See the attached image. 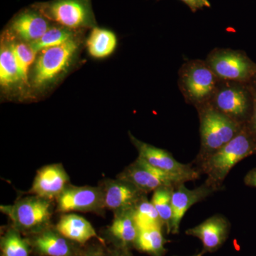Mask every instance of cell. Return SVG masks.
<instances>
[{
	"mask_svg": "<svg viewBox=\"0 0 256 256\" xmlns=\"http://www.w3.org/2000/svg\"><path fill=\"white\" fill-rule=\"evenodd\" d=\"M205 60L220 80L248 84L256 73V62L242 50L216 48Z\"/></svg>",
	"mask_w": 256,
	"mask_h": 256,
	"instance_id": "cell-6",
	"label": "cell"
},
{
	"mask_svg": "<svg viewBox=\"0 0 256 256\" xmlns=\"http://www.w3.org/2000/svg\"><path fill=\"white\" fill-rule=\"evenodd\" d=\"M190 256H202L201 254H196V255Z\"/></svg>",
	"mask_w": 256,
	"mask_h": 256,
	"instance_id": "cell-34",
	"label": "cell"
},
{
	"mask_svg": "<svg viewBox=\"0 0 256 256\" xmlns=\"http://www.w3.org/2000/svg\"><path fill=\"white\" fill-rule=\"evenodd\" d=\"M178 74V88L186 104L196 109L210 102L220 79L206 60H188L180 67Z\"/></svg>",
	"mask_w": 256,
	"mask_h": 256,
	"instance_id": "cell-3",
	"label": "cell"
},
{
	"mask_svg": "<svg viewBox=\"0 0 256 256\" xmlns=\"http://www.w3.org/2000/svg\"><path fill=\"white\" fill-rule=\"evenodd\" d=\"M118 178L132 184L146 194L162 186L176 188L180 184L184 183L180 178L151 166L139 158L128 165Z\"/></svg>",
	"mask_w": 256,
	"mask_h": 256,
	"instance_id": "cell-10",
	"label": "cell"
},
{
	"mask_svg": "<svg viewBox=\"0 0 256 256\" xmlns=\"http://www.w3.org/2000/svg\"><path fill=\"white\" fill-rule=\"evenodd\" d=\"M52 205L53 202L32 194L16 200L14 204L2 205L1 212L9 217L18 232L42 230L50 223Z\"/></svg>",
	"mask_w": 256,
	"mask_h": 256,
	"instance_id": "cell-5",
	"label": "cell"
},
{
	"mask_svg": "<svg viewBox=\"0 0 256 256\" xmlns=\"http://www.w3.org/2000/svg\"><path fill=\"white\" fill-rule=\"evenodd\" d=\"M114 216L109 233L126 248L134 245L138 235V228L134 218V208L114 213Z\"/></svg>",
	"mask_w": 256,
	"mask_h": 256,
	"instance_id": "cell-19",
	"label": "cell"
},
{
	"mask_svg": "<svg viewBox=\"0 0 256 256\" xmlns=\"http://www.w3.org/2000/svg\"><path fill=\"white\" fill-rule=\"evenodd\" d=\"M56 212L100 213L106 210L100 186H74L69 184L56 200Z\"/></svg>",
	"mask_w": 256,
	"mask_h": 256,
	"instance_id": "cell-11",
	"label": "cell"
},
{
	"mask_svg": "<svg viewBox=\"0 0 256 256\" xmlns=\"http://www.w3.org/2000/svg\"><path fill=\"white\" fill-rule=\"evenodd\" d=\"M79 256H104V252L101 248H90Z\"/></svg>",
	"mask_w": 256,
	"mask_h": 256,
	"instance_id": "cell-31",
	"label": "cell"
},
{
	"mask_svg": "<svg viewBox=\"0 0 256 256\" xmlns=\"http://www.w3.org/2000/svg\"><path fill=\"white\" fill-rule=\"evenodd\" d=\"M230 223L226 217L216 214L204 220L193 228H188L185 234L200 239L202 244V256L207 252H216L228 238Z\"/></svg>",
	"mask_w": 256,
	"mask_h": 256,
	"instance_id": "cell-13",
	"label": "cell"
},
{
	"mask_svg": "<svg viewBox=\"0 0 256 256\" xmlns=\"http://www.w3.org/2000/svg\"><path fill=\"white\" fill-rule=\"evenodd\" d=\"M66 238L56 229H43L33 240L36 252L45 256H72L73 249Z\"/></svg>",
	"mask_w": 256,
	"mask_h": 256,
	"instance_id": "cell-18",
	"label": "cell"
},
{
	"mask_svg": "<svg viewBox=\"0 0 256 256\" xmlns=\"http://www.w3.org/2000/svg\"><path fill=\"white\" fill-rule=\"evenodd\" d=\"M244 182L248 188H256V168L248 172L244 176Z\"/></svg>",
	"mask_w": 256,
	"mask_h": 256,
	"instance_id": "cell-30",
	"label": "cell"
},
{
	"mask_svg": "<svg viewBox=\"0 0 256 256\" xmlns=\"http://www.w3.org/2000/svg\"><path fill=\"white\" fill-rule=\"evenodd\" d=\"M134 218L138 230L162 227L164 228L160 216L151 201L144 197L134 208Z\"/></svg>",
	"mask_w": 256,
	"mask_h": 256,
	"instance_id": "cell-24",
	"label": "cell"
},
{
	"mask_svg": "<svg viewBox=\"0 0 256 256\" xmlns=\"http://www.w3.org/2000/svg\"><path fill=\"white\" fill-rule=\"evenodd\" d=\"M254 96H255V100H254L252 116L250 117V120L246 124V127L256 140V95H254Z\"/></svg>",
	"mask_w": 256,
	"mask_h": 256,
	"instance_id": "cell-29",
	"label": "cell"
},
{
	"mask_svg": "<svg viewBox=\"0 0 256 256\" xmlns=\"http://www.w3.org/2000/svg\"><path fill=\"white\" fill-rule=\"evenodd\" d=\"M255 154L256 140L245 126L232 140L196 165V168L201 174L206 175L205 183L218 192L223 188L224 180L234 166Z\"/></svg>",
	"mask_w": 256,
	"mask_h": 256,
	"instance_id": "cell-1",
	"label": "cell"
},
{
	"mask_svg": "<svg viewBox=\"0 0 256 256\" xmlns=\"http://www.w3.org/2000/svg\"><path fill=\"white\" fill-rule=\"evenodd\" d=\"M56 229L69 240L84 244L98 238L95 228L88 220L76 214H64L56 225Z\"/></svg>",
	"mask_w": 256,
	"mask_h": 256,
	"instance_id": "cell-17",
	"label": "cell"
},
{
	"mask_svg": "<svg viewBox=\"0 0 256 256\" xmlns=\"http://www.w3.org/2000/svg\"><path fill=\"white\" fill-rule=\"evenodd\" d=\"M185 183L180 184L174 188L172 196V220L171 234H178L180 225L185 214L194 205L204 201L207 197L216 192L206 183L193 190L185 186Z\"/></svg>",
	"mask_w": 256,
	"mask_h": 256,
	"instance_id": "cell-15",
	"label": "cell"
},
{
	"mask_svg": "<svg viewBox=\"0 0 256 256\" xmlns=\"http://www.w3.org/2000/svg\"><path fill=\"white\" fill-rule=\"evenodd\" d=\"M162 227L142 229L138 232L134 246L140 252L152 256H163L166 254V242L162 234Z\"/></svg>",
	"mask_w": 256,
	"mask_h": 256,
	"instance_id": "cell-21",
	"label": "cell"
},
{
	"mask_svg": "<svg viewBox=\"0 0 256 256\" xmlns=\"http://www.w3.org/2000/svg\"><path fill=\"white\" fill-rule=\"evenodd\" d=\"M69 182L63 165H46L37 171L28 193L53 202L70 184Z\"/></svg>",
	"mask_w": 256,
	"mask_h": 256,
	"instance_id": "cell-14",
	"label": "cell"
},
{
	"mask_svg": "<svg viewBox=\"0 0 256 256\" xmlns=\"http://www.w3.org/2000/svg\"><path fill=\"white\" fill-rule=\"evenodd\" d=\"M72 32L68 28L64 26L50 28L40 40L30 43V46L37 54L46 48L63 44L72 40Z\"/></svg>",
	"mask_w": 256,
	"mask_h": 256,
	"instance_id": "cell-26",
	"label": "cell"
},
{
	"mask_svg": "<svg viewBox=\"0 0 256 256\" xmlns=\"http://www.w3.org/2000/svg\"><path fill=\"white\" fill-rule=\"evenodd\" d=\"M254 100L255 96L248 84L220 80L208 104L235 122L246 126L252 117Z\"/></svg>",
	"mask_w": 256,
	"mask_h": 256,
	"instance_id": "cell-4",
	"label": "cell"
},
{
	"mask_svg": "<svg viewBox=\"0 0 256 256\" xmlns=\"http://www.w3.org/2000/svg\"><path fill=\"white\" fill-rule=\"evenodd\" d=\"M12 48L18 65L21 82H26L28 80V69L34 60L36 54L30 45H26V44H12Z\"/></svg>",
	"mask_w": 256,
	"mask_h": 256,
	"instance_id": "cell-27",
	"label": "cell"
},
{
	"mask_svg": "<svg viewBox=\"0 0 256 256\" xmlns=\"http://www.w3.org/2000/svg\"><path fill=\"white\" fill-rule=\"evenodd\" d=\"M133 146L138 152V158L156 169L180 178L183 182L200 178L201 173L190 164H183L175 159L170 152L142 142L129 132Z\"/></svg>",
	"mask_w": 256,
	"mask_h": 256,
	"instance_id": "cell-9",
	"label": "cell"
},
{
	"mask_svg": "<svg viewBox=\"0 0 256 256\" xmlns=\"http://www.w3.org/2000/svg\"><path fill=\"white\" fill-rule=\"evenodd\" d=\"M21 82L12 44L2 46L0 52V82L4 88Z\"/></svg>",
	"mask_w": 256,
	"mask_h": 256,
	"instance_id": "cell-22",
	"label": "cell"
},
{
	"mask_svg": "<svg viewBox=\"0 0 256 256\" xmlns=\"http://www.w3.org/2000/svg\"><path fill=\"white\" fill-rule=\"evenodd\" d=\"M175 188L162 186L153 192L151 202L160 216V220L164 224L168 234H171L172 220V196Z\"/></svg>",
	"mask_w": 256,
	"mask_h": 256,
	"instance_id": "cell-23",
	"label": "cell"
},
{
	"mask_svg": "<svg viewBox=\"0 0 256 256\" xmlns=\"http://www.w3.org/2000/svg\"><path fill=\"white\" fill-rule=\"evenodd\" d=\"M78 44L73 38L63 44L42 50L34 70V85L43 88L54 82L68 68L78 50Z\"/></svg>",
	"mask_w": 256,
	"mask_h": 256,
	"instance_id": "cell-7",
	"label": "cell"
},
{
	"mask_svg": "<svg viewBox=\"0 0 256 256\" xmlns=\"http://www.w3.org/2000/svg\"><path fill=\"white\" fill-rule=\"evenodd\" d=\"M50 28L48 20L40 12L32 10L18 14L11 24L13 33L30 44L40 40Z\"/></svg>",
	"mask_w": 256,
	"mask_h": 256,
	"instance_id": "cell-16",
	"label": "cell"
},
{
	"mask_svg": "<svg viewBox=\"0 0 256 256\" xmlns=\"http://www.w3.org/2000/svg\"><path fill=\"white\" fill-rule=\"evenodd\" d=\"M117 44V36L114 32L96 28H92L88 38V50L94 58H105L114 53Z\"/></svg>",
	"mask_w": 256,
	"mask_h": 256,
	"instance_id": "cell-20",
	"label": "cell"
},
{
	"mask_svg": "<svg viewBox=\"0 0 256 256\" xmlns=\"http://www.w3.org/2000/svg\"><path fill=\"white\" fill-rule=\"evenodd\" d=\"M111 256H130L128 254V252H126V250H124V252H117V254H114V255Z\"/></svg>",
	"mask_w": 256,
	"mask_h": 256,
	"instance_id": "cell-33",
	"label": "cell"
},
{
	"mask_svg": "<svg viewBox=\"0 0 256 256\" xmlns=\"http://www.w3.org/2000/svg\"><path fill=\"white\" fill-rule=\"evenodd\" d=\"M188 5L192 12H196L198 10L204 8H210V3L208 0H180Z\"/></svg>",
	"mask_w": 256,
	"mask_h": 256,
	"instance_id": "cell-28",
	"label": "cell"
},
{
	"mask_svg": "<svg viewBox=\"0 0 256 256\" xmlns=\"http://www.w3.org/2000/svg\"><path fill=\"white\" fill-rule=\"evenodd\" d=\"M248 85L250 86L254 95H256V73L250 80V82H248Z\"/></svg>",
	"mask_w": 256,
	"mask_h": 256,
	"instance_id": "cell-32",
	"label": "cell"
},
{
	"mask_svg": "<svg viewBox=\"0 0 256 256\" xmlns=\"http://www.w3.org/2000/svg\"><path fill=\"white\" fill-rule=\"evenodd\" d=\"M38 11L47 20L69 30L95 24L90 0H53L38 4Z\"/></svg>",
	"mask_w": 256,
	"mask_h": 256,
	"instance_id": "cell-8",
	"label": "cell"
},
{
	"mask_svg": "<svg viewBox=\"0 0 256 256\" xmlns=\"http://www.w3.org/2000/svg\"><path fill=\"white\" fill-rule=\"evenodd\" d=\"M200 122L201 146L194 163L197 165L230 142L244 126L214 108L210 104L196 108Z\"/></svg>",
	"mask_w": 256,
	"mask_h": 256,
	"instance_id": "cell-2",
	"label": "cell"
},
{
	"mask_svg": "<svg viewBox=\"0 0 256 256\" xmlns=\"http://www.w3.org/2000/svg\"><path fill=\"white\" fill-rule=\"evenodd\" d=\"M100 188L105 208L114 213L133 210L146 195L132 184L118 178L106 180Z\"/></svg>",
	"mask_w": 256,
	"mask_h": 256,
	"instance_id": "cell-12",
	"label": "cell"
},
{
	"mask_svg": "<svg viewBox=\"0 0 256 256\" xmlns=\"http://www.w3.org/2000/svg\"><path fill=\"white\" fill-rule=\"evenodd\" d=\"M2 256H30V245L18 229L8 230L1 240Z\"/></svg>",
	"mask_w": 256,
	"mask_h": 256,
	"instance_id": "cell-25",
	"label": "cell"
}]
</instances>
